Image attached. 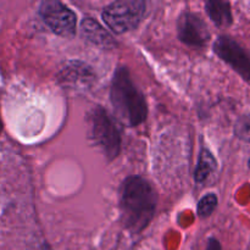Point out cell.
I'll return each mask as SVG.
<instances>
[{
    "label": "cell",
    "instance_id": "12",
    "mask_svg": "<svg viewBox=\"0 0 250 250\" xmlns=\"http://www.w3.org/2000/svg\"><path fill=\"white\" fill-rule=\"evenodd\" d=\"M234 133L239 139L250 143V115L241 117L234 127Z\"/></svg>",
    "mask_w": 250,
    "mask_h": 250
},
{
    "label": "cell",
    "instance_id": "9",
    "mask_svg": "<svg viewBox=\"0 0 250 250\" xmlns=\"http://www.w3.org/2000/svg\"><path fill=\"white\" fill-rule=\"evenodd\" d=\"M205 10L216 26L227 27L232 23V11L229 2L210 0L205 2Z\"/></svg>",
    "mask_w": 250,
    "mask_h": 250
},
{
    "label": "cell",
    "instance_id": "3",
    "mask_svg": "<svg viewBox=\"0 0 250 250\" xmlns=\"http://www.w3.org/2000/svg\"><path fill=\"white\" fill-rule=\"evenodd\" d=\"M88 136L95 146L112 160L116 158L121 149V136L114 120L102 107H95L88 114Z\"/></svg>",
    "mask_w": 250,
    "mask_h": 250
},
{
    "label": "cell",
    "instance_id": "7",
    "mask_svg": "<svg viewBox=\"0 0 250 250\" xmlns=\"http://www.w3.org/2000/svg\"><path fill=\"white\" fill-rule=\"evenodd\" d=\"M178 37L185 44L190 46L205 45L210 39V32L207 23L193 12H185L177 22Z\"/></svg>",
    "mask_w": 250,
    "mask_h": 250
},
{
    "label": "cell",
    "instance_id": "10",
    "mask_svg": "<svg viewBox=\"0 0 250 250\" xmlns=\"http://www.w3.org/2000/svg\"><path fill=\"white\" fill-rule=\"evenodd\" d=\"M216 168V161H215L214 156L210 153L208 149H202L199 156V161H198L197 168L194 171V178L198 183L205 182L208 178L211 176Z\"/></svg>",
    "mask_w": 250,
    "mask_h": 250
},
{
    "label": "cell",
    "instance_id": "14",
    "mask_svg": "<svg viewBox=\"0 0 250 250\" xmlns=\"http://www.w3.org/2000/svg\"><path fill=\"white\" fill-rule=\"evenodd\" d=\"M2 131V122H1V119H0V133H1Z\"/></svg>",
    "mask_w": 250,
    "mask_h": 250
},
{
    "label": "cell",
    "instance_id": "8",
    "mask_svg": "<svg viewBox=\"0 0 250 250\" xmlns=\"http://www.w3.org/2000/svg\"><path fill=\"white\" fill-rule=\"evenodd\" d=\"M81 29H82L83 36L97 45L105 46V48L114 45L112 37L94 19L87 17V19L83 20L82 23H81Z\"/></svg>",
    "mask_w": 250,
    "mask_h": 250
},
{
    "label": "cell",
    "instance_id": "6",
    "mask_svg": "<svg viewBox=\"0 0 250 250\" xmlns=\"http://www.w3.org/2000/svg\"><path fill=\"white\" fill-rule=\"evenodd\" d=\"M214 51L236 72L250 82V53L229 36H220L214 43Z\"/></svg>",
    "mask_w": 250,
    "mask_h": 250
},
{
    "label": "cell",
    "instance_id": "5",
    "mask_svg": "<svg viewBox=\"0 0 250 250\" xmlns=\"http://www.w3.org/2000/svg\"><path fill=\"white\" fill-rule=\"evenodd\" d=\"M39 15L46 26L61 37L75 34L77 17L75 12L58 0H45L39 5Z\"/></svg>",
    "mask_w": 250,
    "mask_h": 250
},
{
    "label": "cell",
    "instance_id": "11",
    "mask_svg": "<svg viewBox=\"0 0 250 250\" xmlns=\"http://www.w3.org/2000/svg\"><path fill=\"white\" fill-rule=\"evenodd\" d=\"M217 207V197L215 194H207L198 203V215L203 219L209 217Z\"/></svg>",
    "mask_w": 250,
    "mask_h": 250
},
{
    "label": "cell",
    "instance_id": "4",
    "mask_svg": "<svg viewBox=\"0 0 250 250\" xmlns=\"http://www.w3.org/2000/svg\"><path fill=\"white\" fill-rule=\"evenodd\" d=\"M146 12L143 0H119L107 5L103 11V20L117 34L132 31L141 23Z\"/></svg>",
    "mask_w": 250,
    "mask_h": 250
},
{
    "label": "cell",
    "instance_id": "2",
    "mask_svg": "<svg viewBox=\"0 0 250 250\" xmlns=\"http://www.w3.org/2000/svg\"><path fill=\"white\" fill-rule=\"evenodd\" d=\"M115 115L124 125L136 127L146 121L148 106L144 95L132 81L128 70L120 66L115 72L110 89Z\"/></svg>",
    "mask_w": 250,
    "mask_h": 250
},
{
    "label": "cell",
    "instance_id": "13",
    "mask_svg": "<svg viewBox=\"0 0 250 250\" xmlns=\"http://www.w3.org/2000/svg\"><path fill=\"white\" fill-rule=\"evenodd\" d=\"M207 250H221V247H220V243L215 238H210L209 243H208Z\"/></svg>",
    "mask_w": 250,
    "mask_h": 250
},
{
    "label": "cell",
    "instance_id": "1",
    "mask_svg": "<svg viewBox=\"0 0 250 250\" xmlns=\"http://www.w3.org/2000/svg\"><path fill=\"white\" fill-rule=\"evenodd\" d=\"M156 193L150 183L139 176H129L120 189V210L124 226L131 232L143 231L153 220Z\"/></svg>",
    "mask_w": 250,
    "mask_h": 250
}]
</instances>
